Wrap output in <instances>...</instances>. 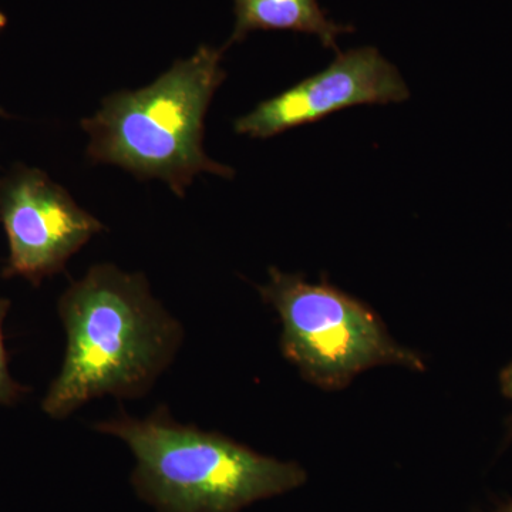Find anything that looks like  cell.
<instances>
[{"mask_svg":"<svg viewBox=\"0 0 512 512\" xmlns=\"http://www.w3.org/2000/svg\"><path fill=\"white\" fill-rule=\"evenodd\" d=\"M409 97V86L393 63L376 47H357L338 53L322 72L259 103L235 120L234 130L264 140L350 107L403 103Z\"/></svg>","mask_w":512,"mask_h":512,"instance_id":"6","label":"cell"},{"mask_svg":"<svg viewBox=\"0 0 512 512\" xmlns=\"http://www.w3.org/2000/svg\"><path fill=\"white\" fill-rule=\"evenodd\" d=\"M12 302L8 298H0V406L13 407L22 402L30 389L18 382L10 372L9 353L5 343V322L8 318Z\"/></svg>","mask_w":512,"mask_h":512,"instance_id":"8","label":"cell"},{"mask_svg":"<svg viewBox=\"0 0 512 512\" xmlns=\"http://www.w3.org/2000/svg\"><path fill=\"white\" fill-rule=\"evenodd\" d=\"M224 50L202 45L150 86L104 97L96 114L80 123L89 136L87 158L138 180L164 181L178 198L198 174L234 177V168L212 160L204 148L208 107L227 79Z\"/></svg>","mask_w":512,"mask_h":512,"instance_id":"3","label":"cell"},{"mask_svg":"<svg viewBox=\"0 0 512 512\" xmlns=\"http://www.w3.org/2000/svg\"><path fill=\"white\" fill-rule=\"evenodd\" d=\"M258 291L281 320L282 355L320 389H345L376 366L426 370L423 357L397 343L369 306L335 286L272 266Z\"/></svg>","mask_w":512,"mask_h":512,"instance_id":"4","label":"cell"},{"mask_svg":"<svg viewBox=\"0 0 512 512\" xmlns=\"http://www.w3.org/2000/svg\"><path fill=\"white\" fill-rule=\"evenodd\" d=\"M0 116H6V111L3 109H0Z\"/></svg>","mask_w":512,"mask_h":512,"instance_id":"11","label":"cell"},{"mask_svg":"<svg viewBox=\"0 0 512 512\" xmlns=\"http://www.w3.org/2000/svg\"><path fill=\"white\" fill-rule=\"evenodd\" d=\"M493 512H512V500L508 501V503L500 505V507H498L497 510Z\"/></svg>","mask_w":512,"mask_h":512,"instance_id":"10","label":"cell"},{"mask_svg":"<svg viewBox=\"0 0 512 512\" xmlns=\"http://www.w3.org/2000/svg\"><path fill=\"white\" fill-rule=\"evenodd\" d=\"M0 224L8 239L6 279L33 286L59 275L104 225L39 168L18 164L0 178Z\"/></svg>","mask_w":512,"mask_h":512,"instance_id":"5","label":"cell"},{"mask_svg":"<svg viewBox=\"0 0 512 512\" xmlns=\"http://www.w3.org/2000/svg\"><path fill=\"white\" fill-rule=\"evenodd\" d=\"M234 10V32L224 47L256 30H289L316 36L326 49L338 52V37L355 30L329 19L318 0H234Z\"/></svg>","mask_w":512,"mask_h":512,"instance_id":"7","label":"cell"},{"mask_svg":"<svg viewBox=\"0 0 512 512\" xmlns=\"http://www.w3.org/2000/svg\"><path fill=\"white\" fill-rule=\"evenodd\" d=\"M92 427L130 448L136 461L130 477L134 493L157 512H241L308 480L298 463L180 423L167 406L143 419L121 412Z\"/></svg>","mask_w":512,"mask_h":512,"instance_id":"2","label":"cell"},{"mask_svg":"<svg viewBox=\"0 0 512 512\" xmlns=\"http://www.w3.org/2000/svg\"><path fill=\"white\" fill-rule=\"evenodd\" d=\"M66 349L40 409L60 421L84 404L111 396H146L173 365L183 323L158 301L147 276L113 264L93 265L60 295Z\"/></svg>","mask_w":512,"mask_h":512,"instance_id":"1","label":"cell"},{"mask_svg":"<svg viewBox=\"0 0 512 512\" xmlns=\"http://www.w3.org/2000/svg\"><path fill=\"white\" fill-rule=\"evenodd\" d=\"M501 393L507 399L512 400V362L507 367H504L500 375Z\"/></svg>","mask_w":512,"mask_h":512,"instance_id":"9","label":"cell"}]
</instances>
